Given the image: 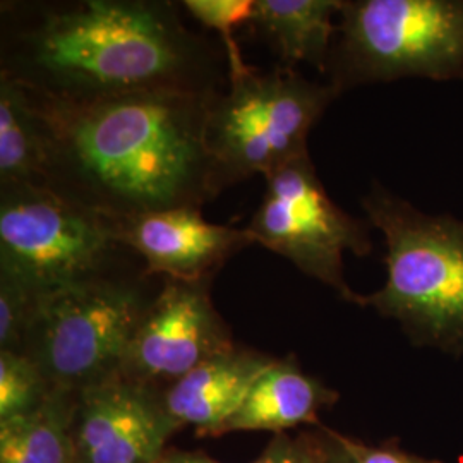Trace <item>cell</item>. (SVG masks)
Segmentation results:
<instances>
[{
  "label": "cell",
  "instance_id": "obj_19",
  "mask_svg": "<svg viewBox=\"0 0 463 463\" xmlns=\"http://www.w3.org/2000/svg\"><path fill=\"white\" fill-rule=\"evenodd\" d=\"M38 298L0 275V350L23 352Z\"/></svg>",
  "mask_w": 463,
  "mask_h": 463
},
{
  "label": "cell",
  "instance_id": "obj_20",
  "mask_svg": "<svg viewBox=\"0 0 463 463\" xmlns=\"http://www.w3.org/2000/svg\"><path fill=\"white\" fill-rule=\"evenodd\" d=\"M326 457L328 449L316 447L311 441L279 434L254 463H325Z\"/></svg>",
  "mask_w": 463,
  "mask_h": 463
},
{
  "label": "cell",
  "instance_id": "obj_9",
  "mask_svg": "<svg viewBox=\"0 0 463 463\" xmlns=\"http://www.w3.org/2000/svg\"><path fill=\"white\" fill-rule=\"evenodd\" d=\"M210 285L212 280L162 279L134 331L120 376L149 386L158 380L174 383L235 347Z\"/></svg>",
  "mask_w": 463,
  "mask_h": 463
},
{
  "label": "cell",
  "instance_id": "obj_18",
  "mask_svg": "<svg viewBox=\"0 0 463 463\" xmlns=\"http://www.w3.org/2000/svg\"><path fill=\"white\" fill-rule=\"evenodd\" d=\"M256 0H185L183 7L203 26L215 30L222 36L223 50L231 71V80L248 74L252 67L246 64L242 50L235 40V30L250 23ZM229 80V81H231Z\"/></svg>",
  "mask_w": 463,
  "mask_h": 463
},
{
  "label": "cell",
  "instance_id": "obj_3",
  "mask_svg": "<svg viewBox=\"0 0 463 463\" xmlns=\"http://www.w3.org/2000/svg\"><path fill=\"white\" fill-rule=\"evenodd\" d=\"M386 244V281L363 307L402 325L411 342L463 354V220L415 208L381 183L361 199Z\"/></svg>",
  "mask_w": 463,
  "mask_h": 463
},
{
  "label": "cell",
  "instance_id": "obj_5",
  "mask_svg": "<svg viewBox=\"0 0 463 463\" xmlns=\"http://www.w3.org/2000/svg\"><path fill=\"white\" fill-rule=\"evenodd\" d=\"M146 268L118 273L40 296L23 354L53 388L80 393L122 374L126 352L151 298Z\"/></svg>",
  "mask_w": 463,
  "mask_h": 463
},
{
  "label": "cell",
  "instance_id": "obj_11",
  "mask_svg": "<svg viewBox=\"0 0 463 463\" xmlns=\"http://www.w3.org/2000/svg\"><path fill=\"white\" fill-rule=\"evenodd\" d=\"M112 229L155 279L213 280L233 254L256 244L248 229L210 223L193 206L136 216Z\"/></svg>",
  "mask_w": 463,
  "mask_h": 463
},
{
  "label": "cell",
  "instance_id": "obj_4",
  "mask_svg": "<svg viewBox=\"0 0 463 463\" xmlns=\"http://www.w3.org/2000/svg\"><path fill=\"white\" fill-rule=\"evenodd\" d=\"M340 93L298 69H250L208 99L204 145L218 194L309 153L307 136Z\"/></svg>",
  "mask_w": 463,
  "mask_h": 463
},
{
  "label": "cell",
  "instance_id": "obj_17",
  "mask_svg": "<svg viewBox=\"0 0 463 463\" xmlns=\"http://www.w3.org/2000/svg\"><path fill=\"white\" fill-rule=\"evenodd\" d=\"M53 386L32 357L0 350V420L36 411Z\"/></svg>",
  "mask_w": 463,
  "mask_h": 463
},
{
  "label": "cell",
  "instance_id": "obj_13",
  "mask_svg": "<svg viewBox=\"0 0 463 463\" xmlns=\"http://www.w3.org/2000/svg\"><path fill=\"white\" fill-rule=\"evenodd\" d=\"M336 392L307 376L294 357L273 359L249 390L239 411L216 430H275L315 422L317 412L336 402Z\"/></svg>",
  "mask_w": 463,
  "mask_h": 463
},
{
  "label": "cell",
  "instance_id": "obj_22",
  "mask_svg": "<svg viewBox=\"0 0 463 463\" xmlns=\"http://www.w3.org/2000/svg\"><path fill=\"white\" fill-rule=\"evenodd\" d=\"M153 463H218L213 458L203 453H189V451H170L162 453Z\"/></svg>",
  "mask_w": 463,
  "mask_h": 463
},
{
  "label": "cell",
  "instance_id": "obj_21",
  "mask_svg": "<svg viewBox=\"0 0 463 463\" xmlns=\"http://www.w3.org/2000/svg\"><path fill=\"white\" fill-rule=\"evenodd\" d=\"M331 438L345 451L350 463H438L403 453L395 448L365 447L335 432H331Z\"/></svg>",
  "mask_w": 463,
  "mask_h": 463
},
{
  "label": "cell",
  "instance_id": "obj_1",
  "mask_svg": "<svg viewBox=\"0 0 463 463\" xmlns=\"http://www.w3.org/2000/svg\"><path fill=\"white\" fill-rule=\"evenodd\" d=\"M0 74L38 99L69 103L143 91L208 95L231 80L225 50L164 0L7 4Z\"/></svg>",
  "mask_w": 463,
  "mask_h": 463
},
{
  "label": "cell",
  "instance_id": "obj_10",
  "mask_svg": "<svg viewBox=\"0 0 463 463\" xmlns=\"http://www.w3.org/2000/svg\"><path fill=\"white\" fill-rule=\"evenodd\" d=\"M179 428L149 384L117 376L78 393L76 463H153Z\"/></svg>",
  "mask_w": 463,
  "mask_h": 463
},
{
  "label": "cell",
  "instance_id": "obj_15",
  "mask_svg": "<svg viewBox=\"0 0 463 463\" xmlns=\"http://www.w3.org/2000/svg\"><path fill=\"white\" fill-rule=\"evenodd\" d=\"M78 393L53 388L33 412L0 420V463H76Z\"/></svg>",
  "mask_w": 463,
  "mask_h": 463
},
{
  "label": "cell",
  "instance_id": "obj_16",
  "mask_svg": "<svg viewBox=\"0 0 463 463\" xmlns=\"http://www.w3.org/2000/svg\"><path fill=\"white\" fill-rule=\"evenodd\" d=\"M45 185V137L33 99L0 74V187Z\"/></svg>",
  "mask_w": 463,
  "mask_h": 463
},
{
  "label": "cell",
  "instance_id": "obj_7",
  "mask_svg": "<svg viewBox=\"0 0 463 463\" xmlns=\"http://www.w3.org/2000/svg\"><path fill=\"white\" fill-rule=\"evenodd\" d=\"M137 261L110 223L47 185L0 187V275L36 298Z\"/></svg>",
  "mask_w": 463,
  "mask_h": 463
},
{
  "label": "cell",
  "instance_id": "obj_6",
  "mask_svg": "<svg viewBox=\"0 0 463 463\" xmlns=\"http://www.w3.org/2000/svg\"><path fill=\"white\" fill-rule=\"evenodd\" d=\"M326 62L340 95L409 78L463 80V0H344Z\"/></svg>",
  "mask_w": 463,
  "mask_h": 463
},
{
  "label": "cell",
  "instance_id": "obj_12",
  "mask_svg": "<svg viewBox=\"0 0 463 463\" xmlns=\"http://www.w3.org/2000/svg\"><path fill=\"white\" fill-rule=\"evenodd\" d=\"M271 363V357L246 348L218 354L170 383L162 397L166 412L181 426L191 424L201 434L215 436Z\"/></svg>",
  "mask_w": 463,
  "mask_h": 463
},
{
  "label": "cell",
  "instance_id": "obj_23",
  "mask_svg": "<svg viewBox=\"0 0 463 463\" xmlns=\"http://www.w3.org/2000/svg\"><path fill=\"white\" fill-rule=\"evenodd\" d=\"M325 463H350V460H348L345 451L338 447V443L335 441V445L328 449V457H326V462Z\"/></svg>",
  "mask_w": 463,
  "mask_h": 463
},
{
  "label": "cell",
  "instance_id": "obj_2",
  "mask_svg": "<svg viewBox=\"0 0 463 463\" xmlns=\"http://www.w3.org/2000/svg\"><path fill=\"white\" fill-rule=\"evenodd\" d=\"M33 99L45 185L112 227L218 196L204 145L213 93L143 91L93 101Z\"/></svg>",
  "mask_w": 463,
  "mask_h": 463
},
{
  "label": "cell",
  "instance_id": "obj_14",
  "mask_svg": "<svg viewBox=\"0 0 463 463\" xmlns=\"http://www.w3.org/2000/svg\"><path fill=\"white\" fill-rule=\"evenodd\" d=\"M344 0H256L250 28L279 55V66L300 62L326 71Z\"/></svg>",
  "mask_w": 463,
  "mask_h": 463
},
{
  "label": "cell",
  "instance_id": "obj_8",
  "mask_svg": "<svg viewBox=\"0 0 463 463\" xmlns=\"http://www.w3.org/2000/svg\"><path fill=\"white\" fill-rule=\"evenodd\" d=\"M246 229L256 244L328 285L338 298L363 306V296L345 280L344 254H371V223L348 215L330 198L309 153L266 177L265 196Z\"/></svg>",
  "mask_w": 463,
  "mask_h": 463
}]
</instances>
